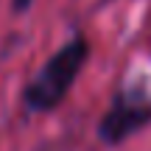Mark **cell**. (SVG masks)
Returning a JSON list of instances; mask_svg holds the SVG:
<instances>
[{
  "label": "cell",
  "mask_w": 151,
  "mask_h": 151,
  "mask_svg": "<svg viewBox=\"0 0 151 151\" xmlns=\"http://www.w3.org/2000/svg\"><path fill=\"white\" fill-rule=\"evenodd\" d=\"M34 3L37 0H9V11H11V17H25L34 9Z\"/></svg>",
  "instance_id": "3"
},
{
  "label": "cell",
  "mask_w": 151,
  "mask_h": 151,
  "mask_svg": "<svg viewBox=\"0 0 151 151\" xmlns=\"http://www.w3.org/2000/svg\"><path fill=\"white\" fill-rule=\"evenodd\" d=\"M92 56V42L87 34H73L70 39L59 45L42 65L37 67V73L25 81L20 92V104L28 115H48L56 112L62 104L70 98L78 76L84 73V67L90 65Z\"/></svg>",
  "instance_id": "1"
},
{
  "label": "cell",
  "mask_w": 151,
  "mask_h": 151,
  "mask_svg": "<svg viewBox=\"0 0 151 151\" xmlns=\"http://www.w3.org/2000/svg\"><path fill=\"white\" fill-rule=\"evenodd\" d=\"M151 126V87L146 81H118L109 92L95 137L104 148H118Z\"/></svg>",
  "instance_id": "2"
}]
</instances>
